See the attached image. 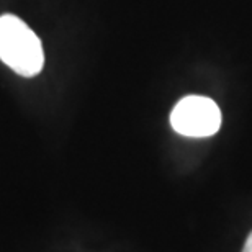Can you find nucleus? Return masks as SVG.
I'll return each instance as SVG.
<instances>
[{"label": "nucleus", "mask_w": 252, "mask_h": 252, "mask_svg": "<svg viewBox=\"0 0 252 252\" xmlns=\"http://www.w3.org/2000/svg\"><path fill=\"white\" fill-rule=\"evenodd\" d=\"M0 59L23 77H33L43 70L41 39L15 15L0 17Z\"/></svg>", "instance_id": "nucleus-1"}, {"label": "nucleus", "mask_w": 252, "mask_h": 252, "mask_svg": "<svg viewBox=\"0 0 252 252\" xmlns=\"http://www.w3.org/2000/svg\"><path fill=\"white\" fill-rule=\"evenodd\" d=\"M170 125L179 134L206 138L218 133L221 112L211 98L190 95L182 98L170 113Z\"/></svg>", "instance_id": "nucleus-2"}, {"label": "nucleus", "mask_w": 252, "mask_h": 252, "mask_svg": "<svg viewBox=\"0 0 252 252\" xmlns=\"http://www.w3.org/2000/svg\"><path fill=\"white\" fill-rule=\"evenodd\" d=\"M243 252H252V233L248 236V239H246V244L243 248Z\"/></svg>", "instance_id": "nucleus-3"}]
</instances>
